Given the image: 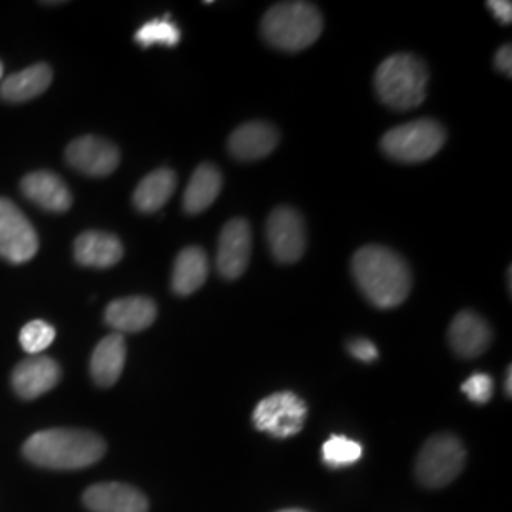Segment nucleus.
<instances>
[{"instance_id":"f257e3e1","label":"nucleus","mask_w":512,"mask_h":512,"mask_svg":"<svg viewBox=\"0 0 512 512\" xmlns=\"http://www.w3.org/2000/svg\"><path fill=\"white\" fill-rule=\"evenodd\" d=\"M351 272L366 300L382 310L401 306L412 289V274L403 256L380 245L359 249L351 260Z\"/></svg>"},{"instance_id":"f03ea898","label":"nucleus","mask_w":512,"mask_h":512,"mask_svg":"<svg viewBox=\"0 0 512 512\" xmlns=\"http://www.w3.org/2000/svg\"><path fill=\"white\" fill-rule=\"evenodd\" d=\"M107 444L84 429L38 431L23 446V454L35 465L57 471L86 469L105 456Z\"/></svg>"},{"instance_id":"7ed1b4c3","label":"nucleus","mask_w":512,"mask_h":512,"mask_svg":"<svg viewBox=\"0 0 512 512\" xmlns=\"http://www.w3.org/2000/svg\"><path fill=\"white\" fill-rule=\"evenodd\" d=\"M262 35L283 52H300L323 33V16L310 2H281L262 18Z\"/></svg>"},{"instance_id":"20e7f679","label":"nucleus","mask_w":512,"mask_h":512,"mask_svg":"<svg viewBox=\"0 0 512 512\" xmlns=\"http://www.w3.org/2000/svg\"><path fill=\"white\" fill-rule=\"evenodd\" d=\"M429 71L420 57L395 54L378 67L374 86L380 101L397 110L420 107L427 93Z\"/></svg>"},{"instance_id":"39448f33","label":"nucleus","mask_w":512,"mask_h":512,"mask_svg":"<svg viewBox=\"0 0 512 512\" xmlns=\"http://www.w3.org/2000/svg\"><path fill=\"white\" fill-rule=\"evenodd\" d=\"M446 131L435 120H416L389 129L382 139V150L403 164H420L433 158L444 147Z\"/></svg>"},{"instance_id":"423d86ee","label":"nucleus","mask_w":512,"mask_h":512,"mask_svg":"<svg viewBox=\"0 0 512 512\" xmlns=\"http://www.w3.org/2000/svg\"><path fill=\"white\" fill-rule=\"evenodd\" d=\"M465 459L463 442L450 433H439L423 444L416 461V475L423 486L442 488L463 471Z\"/></svg>"},{"instance_id":"0eeeda50","label":"nucleus","mask_w":512,"mask_h":512,"mask_svg":"<svg viewBox=\"0 0 512 512\" xmlns=\"http://www.w3.org/2000/svg\"><path fill=\"white\" fill-rule=\"evenodd\" d=\"M306 416V403L291 391H281L256 404L253 421L258 431L275 439H289L302 431Z\"/></svg>"},{"instance_id":"6e6552de","label":"nucleus","mask_w":512,"mask_h":512,"mask_svg":"<svg viewBox=\"0 0 512 512\" xmlns=\"http://www.w3.org/2000/svg\"><path fill=\"white\" fill-rule=\"evenodd\" d=\"M38 236L33 224L10 200L0 198V256L23 264L37 255Z\"/></svg>"},{"instance_id":"1a4fd4ad","label":"nucleus","mask_w":512,"mask_h":512,"mask_svg":"<svg viewBox=\"0 0 512 512\" xmlns=\"http://www.w3.org/2000/svg\"><path fill=\"white\" fill-rule=\"evenodd\" d=\"M268 243L277 262L293 264L306 251V226L300 213L293 207H277L266 226Z\"/></svg>"},{"instance_id":"9d476101","label":"nucleus","mask_w":512,"mask_h":512,"mask_svg":"<svg viewBox=\"0 0 512 512\" xmlns=\"http://www.w3.org/2000/svg\"><path fill=\"white\" fill-rule=\"evenodd\" d=\"M253 232L245 219L228 220L220 232L217 268L224 279H238L249 266Z\"/></svg>"},{"instance_id":"9b49d317","label":"nucleus","mask_w":512,"mask_h":512,"mask_svg":"<svg viewBox=\"0 0 512 512\" xmlns=\"http://www.w3.org/2000/svg\"><path fill=\"white\" fill-rule=\"evenodd\" d=\"M67 162L84 175L107 177L120 164V152L107 139L86 135L69 145Z\"/></svg>"},{"instance_id":"f8f14e48","label":"nucleus","mask_w":512,"mask_h":512,"mask_svg":"<svg viewBox=\"0 0 512 512\" xmlns=\"http://www.w3.org/2000/svg\"><path fill=\"white\" fill-rule=\"evenodd\" d=\"M61 378V368L52 357L33 355L19 363L12 374V384L21 399H37L52 391Z\"/></svg>"},{"instance_id":"ddd939ff","label":"nucleus","mask_w":512,"mask_h":512,"mask_svg":"<svg viewBox=\"0 0 512 512\" xmlns=\"http://www.w3.org/2000/svg\"><path fill=\"white\" fill-rule=\"evenodd\" d=\"M448 338L459 357L473 359L490 348L492 329L475 311H459L450 325Z\"/></svg>"},{"instance_id":"4468645a","label":"nucleus","mask_w":512,"mask_h":512,"mask_svg":"<svg viewBox=\"0 0 512 512\" xmlns=\"http://www.w3.org/2000/svg\"><path fill=\"white\" fill-rule=\"evenodd\" d=\"M279 143L277 129L268 122H247L228 139V150L241 162L262 160L274 152Z\"/></svg>"},{"instance_id":"2eb2a0df","label":"nucleus","mask_w":512,"mask_h":512,"mask_svg":"<svg viewBox=\"0 0 512 512\" xmlns=\"http://www.w3.org/2000/svg\"><path fill=\"white\" fill-rule=\"evenodd\" d=\"M84 503L92 512H148L147 497L120 482H103L88 488Z\"/></svg>"},{"instance_id":"dca6fc26","label":"nucleus","mask_w":512,"mask_h":512,"mask_svg":"<svg viewBox=\"0 0 512 512\" xmlns=\"http://www.w3.org/2000/svg\"><path fill=\"white\" fill-rule=\"evenodd\" d=\"M156 304L147 296H129L110 302L105 311V321L118 334L141 332L156 321Z\"/></svg>"},{"instance_id":"f3484780","label":"nucleus","mask_w":512,"mask_h":512,"mask_svg":"<svg viewBox=\"0 0 512 512\" xmlns=\"http://www.w3.org/2000/svg\"><path fill=\"white\" fill-rule=\"evenodd\" d=\"M23 194L42 209L52 213H63L73 205V196L57 175L50 171H37L21 181Z\"/></svg>"},{"instance_id":"a211bd4d","label":"nucleus","mask_w":512,"mask_h":512,"mask_svg":"<svg viewBox=\"0 0 512 512\" xmlns=\"http://www.w3.org/2000/svg\"><path fill=\"white\" fill-rule=\"evenodd\" d=\"M124 256L122 241L105 232H84L74 241V258L88 268H110Z\"/></svg>"},{"instance_id":"6ab92c4d","label":"nucleus","mask_w":512,"mask_h":512,"mask_svg":"<svg viewBox=\"0 0 512 512\" xmlns=\"http://www.w3.org/2000/svg\"><path fill=\"white\" fill-rule=\"evenodd\" d=\"M126 365V340L122 334L114 332L103 338L93 351L92 368L93 380L101 387L116 384Z\"/></svg>"},{"instance_id":"aec40b11","label":"nucleus","mask_w":512,"mask_h":512,"mask_svg":"<svg viewBox=\"0 0 512 512\" xmlns=\"http://www.w3.org/2000/svg\"><path fill=\"white\" fill-rule=\"evenodd\" d=\"M52 76V69L46 63H38L21 73L8 76L0 86V95L8 103L31 101L50 88Z\"/></svg>"},{"instance_id":"412c9836","label":"nucleus","mask_w":512,"mask_h":512,"mask_svg":"<svg viewBox=\"0 0 512 512\" xmlns=\"http://www.w3.org/2000/svg\"><path fill=\"white\" fill-rule=\"evenodd\" d=\"M222 175L215 165L202 164L192 175L183 196L184 211L190 215L203 213L219 198Z\"/></svg>"},{"instance_id":"4be33fe9","label":"nucleus","mask_w":512,"mask_h":512,"mask_svg":"<svg viewBox=\"0 0 512 512\" xmlns=\"http://www.w3.org/2000/svg\"><path fill=\"white\" fill-rule=\"evenodd\" d=\"M207 274L209 260L205 251L200 247H186L175 260L171 287L179 296H188L203 287Z\"/></svg>"},{"instance_id":"5701e85b","label":"nucleus","mask_w":512,"mask_h":512,"mask_svg":"<svg viewBox=\"0 0 512 512\" xmlns=\"http://www.w3.org/2000/svg\"><path fill=\"white\" fill-rule=\"evenodd\" d=\"M177 188V175L171 169H156L135 188L133 203L143 213L162 209Z\"/></svg>"},{"instance_id":"b1692460","label":"nucleus","mask_w":512,"mask_h":512,"mask_svg":"<svg viewBox=\"0 0 512 512\" xmlns=\"http://www.w3.org/2000/svg\"><path fill=\"white\" fill-rule=\"evenodd\" d=\"M181 40V29L165 16L164 19H152L145 23L137 33H135V42L141 44L143 48L150 46H177Z\"/></svg>"},{"instance_id":"393cba45","label":"nucleus","mask_w":512,"mask_h":512,"mask_svg":"<svg viewBox=\"0 0 512 512\" xmlns=\"http://www.w3.org/2000/svg\"><path fill=\"white\" fill-rule=\"evenodd\" d=\"M323 461L329 467H349L363 458V446L357 440L346 439L342 435H332L323 444Z\"/></svg>"},{"instance_id":"a878e982","label":"nucleus","mask_w":512,"mask_h":512,"mask_svg":"<svg viewBox=\"0 0 512 512\" xmlns=\"http://www.w3.org/2000/svg\"><path fill=\"white\" fill-rule=\"evenodd\" d=\"M55 329L46 321H31L19 332V344L29 355H40L54 344Z\"/></svg>"},{"instance_id":"bb28decb","label":"nucleus","mask_w":512,"mask_h":512,"mask_svg":"<svg viewBox=\"0 0 512 512\" xmlns=\"http://www.w3.org/2000/svg\"><path fill=\"white\" fill-rule=\"evenodd\" d=\"M461 391L476 404H486L492 395H494V380L484 374V372H476L469 380H465L461 385Z\"/></svg>"},{"instance_id":"cd10ccee","label":"nucleus","mask_w":512,"mask_h":512,"mask_svg":"<svg viewBox=\"0 0 512 512\" xmlns=\"http://www.w3.org/2000/svg\"><path fill=\"white\" fill-rule=\"evenodd\" d=\"M348 349L355 359H359L363 363H372V361L378 359V348L370 340H365V338L349 342Z\"/></svg>"},{"instance_id":"c85d7f7f","label":"nucleus","mask_w":512,"mask_h":512,"mask_svg":"<svg viewBox=\"0 0 512 512\" xmlns=\"http://www.w3.org/2000/svg\"><path fill=\"white\" fill-rule=\"evenodd\" d=\"M488 8L492 10L495 18L499 19L501 25H511L512 4L509 0H490Z\"/></svg>"},{"instance_id":"c756f323","label":"nucleus","mask_w":512,"mask_h":512,"mask_svg":"<svg viewBox=\"0 0 512 512\" xmlns=\"http://www.w3.org/2000/svg\"><path fill=\"white\" fill-rule=\"evenodd\" d=\"M495 67L507 76H512V46L505 44L503 48H499V52L495 54Z\"/></svg>"},{"instance_id":"7c9ffc66","label":"nucleus","mask_w":512,"mask_h":512,"mask_svg":"<svg viewBox=\"0 0 512 512\" xmlns=\"http://www.w3.org/2000/svg\"><path fill=\"white\" fill-rule=\"evenodd\" d=\"M505 393H507V397H511L512 395V366L507 368V380H505Z\"/></svg>"},{"instance_id":"2f4dec72","label":"nucleus","mask_w":512,"mask_h":512,"mask_svg":"<svg viewBox=\"0 0 512 512\" xmlns=\"http://www.w3.org/2000/svg\"><path fill=\"white\" fill-rule=\"evenodd\" d=\"M279 512H306V511H302V509H285V511H279Z\"/></svg>"},{"instance_id":"473e14b6","label":"nucleus","mask_w":512,"mask_h":512,"mask_svg":"<svg viewBox=\"0 0 512 512\" xmlns=\"http://www.w3.org/2000/svg\"><path fill=\"white\" fill-rule=\"evenodd\" d=\"M2 71H4V67H2V63H0V78H2Z\"/></svg>"}]
</instances>
